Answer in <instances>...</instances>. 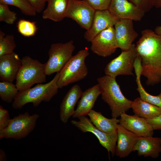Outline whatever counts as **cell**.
Masks as SVG:
<instances>
[{"mask_svg": "<svg viewBox=\"0 0 161 161\" xmlns=\"http://www.w3.org/2000/svg\"><path fill=\"white\" fill-rule=\"evenodd\" d=\"M141 35L135 45L141 59V75L148 86H153L161 82V35L149 29L142 30Z\"/></svg>", "mask_w": 161, "mask_h": 161, "instance_id": "6da1fadb", "label": "cell"}, {"mask_svg": "<svg viewBox=\"0 0 161 161\" xmlns=\"http://www.w3.org/2000/svg\"><path fill=\"white\" fill-rule=\"evenodd\" d=\"M102 99L109 107L112 117L117 118L131 108L132 101L123 94L116 78L106 75L97 79Z\"/></svg>", "mask_w": 161, "mask_h": 161, "instance_id": "7a4b0ae2", "label": "cell"}, {"mask_svg": "<svg viewBox=\"0 0 161 161\" xmlns=\"http://www.w3.org/2000/svg\"><path fill=\"white\" fill-rule=\"evenodd\" d=\"M59 75V72L57 73L53 79L46 83H38L32 88L19 91L13 101V107L21 109L28 103H32L34 107H37L42 101H49L58 92Z\"/></svg>", "mask_w": 161, "mask_h": 161, "instance_id": "3957f363", "label": "cell"}, {"mask_svg": "<svg viewBox=\"0 0 161 161\" xmlns=\"http://www.w3.org/2000/svg\"><path fill=\"white\" fill-rule=\"evenodd\" d=\"M21 59V67L16 79V85L19 91L30 88L35 84L46 82L45 64L29 56Z\"/></svg>", "mask_w": 161, "mask_h": 161, "instance_id": "277c9868", "label": "cell"}, {"mask_svg": "<svg viewBox=\"0 0 161 161\" xmlns=\"http://www.w3.org/2000/svg\"><path fill=\"white\" fill-rule=\"evenodd\" d=\"M89 55L88 48L86 47L71 57L59 72L57 83L59 89L86 77L88 71L85 60Z\"/></svg>", "mask_w": 161, "mask_h": 161, "instance_id": "5b68a950", "label": "cell"}, {"mask_svg": "<svg viewBox=\"0 0 161 161\" xmlns=\"http://www.w3.org/2000/svg\"><path fill=\"white\" fill-rule=\"evenodd\" d=\"M39 115H30L28 112L19 114L11 119L8 126L0 131V139L19 140L27 137L34 129Z\"/></svg>", "mask_w": 161, "mask_h": 161, "instance_id": "8992f818", "label": "cell"}, {"mask_svg": "<svg viewBox=\"0 0 161 161\" xmlns=\"http://www.w3.org/2000/svg\"><path fill=\"white\" fill-rule=\"evenodd\" d=\"M75 48L73 40L52 44L48 52V59L45 63L47 75L60 72L72 56Z\"/></svg>", "mask_w": 161, "mask_h": 161, "instance_id": "52a82bcc", "label": "cell"}, {"mask_svg": "<svg viewBox=\"0 0 161 161\" xmlns=\"http://www.w3.org/2000/svg\"><path fill=\"white\" fill-rule=\"evenodd\" d=\"M137 55L135 45L133 44L129 49L123 51L107 64L104 69L105 75L114 78L121 75H134L132 71Z\"/></svg>", "mask_w": 161, "mask_h": 161, "instance_id": "ba28073f", "label": "cell"}, {"mask_svg": "<svg viewBox=\"0 0 161 161\" xmlns=\"http://www.w3.org/2000/svg\"><path fill=\"white\" fill-rule=\"evenodd\" d=\"M85 116L78 117V121L72 120L70 122L82 132H90L95 135L100 144L107 150L109 154L111 152L112 156H114L115 154L117 134H109L100 131Z\"/></svg>", "mask_w": 161, "mask_h": 161, "instance_id": "9c48e42d", "label": "cell"}, {"mask_svg": "<svg viewBox=\"0 0 161 161\" xmlns=\"http://www.w3.org/2000/svg\"><path fill=\"white\" fill-rule=\"evenodd\" d=\"M96 10L85 0H70L66 17L87 30L91 26Z\"/></svg>", "mask_w": 161, "mask_h": 161, "instance_id": "30bf717a", "label": "cell"}, {"mask_svg": "<svg viewBox=\"0 0 161 161\" xmlns=\"http://www.w3.org/2000/svg\"><path fill=\"white\" fill-rule=\"evenodd\" d=\"M90 49L98 55L106 57L114 53L117 48L113 26L103 30L91 41Z\"/></svg>", "mask_w": 161, "mask_h": 161, "instance_id": "8fae6325", "label": "cell"}, {"mask_svg": "<svg viewBox=\"0 0 161 161\" xmlns=\"http://www.w3.org/2000/svg\"><path fill=\"white\" fill-rule=\"evenodd\" d=\"M108 10L118 20L127 19L139 21L145 13L128 0H112Z\"/></svg>", "mask_w": 161, "mask_h": 161, "instance_id": "7c38bea8", "label": "cell"}, {"mask_svg": "<svg viewBox=\"0 0 161 161\" xmlns=\"http://www.w3.org/2000/svg\"><path fill=\"white\" fill-rule=\"evenodd\" d=\"M133 21L129 19H118L114 25L117 48L123 51L129 49L138 36Z\"/></svg>", "mask_w": 161, "mask_h": 161, "instance_id": "4fadbf2b", "label": "cell"}, {"mask_svg": "<svg viewBox=\"0 0 161 161\" xmlns=\"http://www.w3.org/2000/svg\"><path fill=\"white\" fill-rule=\"evenodd\" d=\"M119 124L128 130L139 137L152 136L154 130L146 119L126 112L121 114Z\"/></svg>", "mask_w": 161, "mask_h": 161, "instance_id": "5bb4252c", "label": "cell"}, {"mask_svg": "<svg viewBox=\"0 0 161 161\" xmlns=\"http://www.w3.org/2000/svg\"><path fill=\"white\" fill-rule=\"evenodd\" d=\"M117 20L108 10H96L90 28L85 32L84 38L91 42L101 32L114 26Z\"/></svg>", "mask_w": 161, "mask_h": 161, "instance_id": "9a60e30c", "label": "cell"}, {"mask_svg": "<svg viewBox=\"0 0 161 161\" xmlns=\"http://www.w3.org/2000/svg\"><path fill=\"white\" fill-rule=\"evenodd\" d=\"M21 65V59L13 52L0 57V79L13 82L16 79Z\"/></svg>", "mask_w": 161, "mask_h": 161, "instance_id": "2e32d148", "label": "cell"}, {"mask_svg": "<svg viewBox=\"0 0 161 161\" xmlns=\"http://www.w3.org/2000/svg\"><path fill=\"white\" fill-rule=\"evenodd\" d=\"M117 139L115 154L120 158L128 157L139 136L128 130L119 123L117 126Z\"/></svg>", "mask_w": 161, "mask_h": 161, "instance_id": "e0dca14e", "label": "cell"}, {"mask_svg": "<svg viewBox=\"0 0 161 161\" xmlns=\"http://www.w3.org/2000/svg\"><path fill=\"white\" fill-rule=\"evenodd\" d=\"M135 151L139 156L158 158L161 153V138L139 137L132 149V151Z\"/></svg>", "mask_w": 161, "mask_h": 161, "instance_id": "ac0fdd59", "label": "cell"}, {"mask_svg": "<svg viewBox=\"0 0 161 161\" xmlns=\"http://www.w3.org/2000/svg\"><path fill=\"white\" fill-rule=\"evenodd\" d=\"M83 91L79 86H73L63 98L60 106V117L61 121L66 123L74 113L75 107L80 98Z\"/></svg>", "mask_w": 161, "mask_h": 161, "instance_id": "d6986e66", "label": "cell"}, {"mask_svg": "<svg viewBox=\"0 0 161 161\" xmlns=\"http://www.w3.org/2000/svg\"><path fill=\"white\" fill-rule=\"evenodd\" d=\"M101 92L98 84L86 90L82 93L78 102L76 109L72 116L73 118H78L87 115L92 109Z\"/></svg>", "mask_w": 161, "mask_h": 161, "instance_id": "ffe728a7", "label": "cell"}, {"mask_svg": "<svg viewBox=\"0 0 161 161\" xmlns=\"http://www.w3.org/2000/svg\"><path fill=\"white\" fill-rule=\"evenodd\" d=\"M70 0H47L48 5L43 11L42 17L59 22L66 17Z\"/></svg>", "mask_w": 161, "mask_h": 161, "instance_id": "44dd1931", "label": "cell"}, {"mask_svg": "<svg viewBox=\"0 0 161 161\" xmlns=\"http://www.w3.org/2000/svg\"><path fill=\"white\" fill-rule=\"evenodd\" d=\"M92 124L98 129L106 133L117 134V125L120 120L117 118L108 119L104 116L100 112L91 110L87 115Z\"/></svg>", "mask_w": 161, "mask_h": 161, "instance_id": "7402d4cb", "label": "cell"}, {"mask_svg": "<svg viewBox=\"0 0 161 161\" xmlns=\"http://www.w3.org/2000/svg\"><path fill=\"white\" fill-rule=\"evenodd\" d=\"M135 115L145 119H152L161 115V109L142 100L140 97L132 102L131 108Z\"/></svg>", "mask_w": 161, "mask_h": 161, "instance_id": "603a6c76", "label": "cell"}, {"mask_svg": "<svg viewBox=\"0 0 161 161\" xmlns=\"http://www.w3.org/2000/svg\"><path fill=\"white\" fill-rule=\"evenodd\" d=\"M136 74V81L137 85V90L139 93L140 98L143 100L152 104L158 106L161 109V92L157 96L149 94L142 86L140 77L142 73V67L137 66L134 67Z\"/></svg>", "mask_w": 161, "mask_h": 161, "instance_id": "cb8c5ba5", "label": "cell"}, {"mask_svg": "<svg viewBox=\"0 0 161 161\" xmlns=\"http://www.w3.org/2000/svg\"><path fill=\"white\" fill-rule=\"evenodd\" d=\"M18 92L16 85L12 82H0V97L3 101L7 103H12Z\"/></svg>", "mask_w": 161, "mask_h": 161, "instance_id": "d4e9b609", "label": "cell"}, {"mask_svg": "<svg viewBox=\"0 0 161 161\" xmlns=\"http://www.w3.org/2000/svg\"><path fill=\"white\" fill-rule=\"evenodd\" d=\"M16 46L13 35H5L4 32L0 30V57L13 52Z\"/></svg>", "mask_w": 161, "mask_h": 161, "instance_id": "484cf974", "label": "cell"}, {"mask_svg": "<svg viewBox=\"0 0 161 161\" xmlns=\"http://www.w3.org/2000/svg\"><path fill=\"white\" fill-rule=\"evenodd\" d=\"M0 3L15 6L27 16H35L36 15V12L27 0H0Z\"/></svg>", "mask_w": 161, "mask_h": 161, "instance_id": "4316f807", "label": "cell"}, {"mask_svg": "<svg viewBox=\"0 0 161 161\" xmlns=\"http://www.w3.org/2000/svg\"><path fill=\"white\" fill-rule=\"evenodd\" d=\"M17 28L21 34L27 37L35 35L37 30L35 22L24 19H20L18 21Z\"/></svg>", "mask_w": 161, "mask_h": 161, "instance_id": "83f0119b", "label": "cell"}, {"mask_svg": "<svg viewBox=\"0 0 161 161\" xmlns=\"http://www.w3.org/2000/svg\"><path fill=\"white\" fill-rule=\"evenodd\" d=\"M17 18V14L11 11L8 5L0 3V21L9 24H13Z\"/></svg>", "mask_w": 161, "mask_h": 161, "instance_id": "f1b7e54d", "label": "cell"}, {"mask_svg": "<svg viewBox=\"0 0 161 161\" xmlns=\"http://www.w3.org/2000/svg\"><path fill=\"white\" fill-rule=\"evenodd\" d=\"M95 10H108L112 0H85Z\"/></svg>", "mask_w": 161, "mask_h": 161, "instance_id": "f546056e", "label": "cell"}, {"mask_svg": "<svg viewBox=\"0 0 161 161\" xmlns=\"http://www.w3.org/2000/svg\"><path fill=\"white\" fill-rule=\"evenodd\" d=\"M11 119L8 111L0 106V131L5 129L8 125Z\"/></svg>", "mask_w": 161, "mask_h": 161, "instance_id": "4dcf8cb0", "label": "cell"}, {"mask_svg": "<svg viewBox=\"0 0 161 161\" xmlns=\"http://www.w3.org/2000/svg\"><path fill=\"white\" fill-rule=\"evenodd\" d=\"M145 13L154 6L153 0H128Z\"/></svg>", "mask_w": 161, "mask_h": 161, "instance_id": "1f68e13d", "label": "cell"}, {"mask_svg": "<svg viewBox=\"0 0 161 161\" xmlns=\"http://www.w3.org/2000/svg\"><path fill=\"white\" fill-rule=\"evenodd\" d=\"M33 8L37 13H40L44 10L47 0H27Z\"/></svg>", "mask_w": 161, "mask_h": 161, "instance_id": "d6a6232c", "label": "cell"}, {"mask_svg": "<svg viewBox=\"0 0 161 161\" xmlns=\"http://www.w3.org/2000/svg\"><path fill=\"white\" fill-rule=\"evenodd\" d=\"M146 119L154 130H161V115L153 118Z\"/></svg>", "mask_w": 161, "mask_h": 161, "instance_id": "836d02e7", "label": "cell"}, {"mask_svg": "<svg viewBox=\"0 0 161 161\" xmlns=\"http://www.w3.org/2000/svg\"><path fill=\"white\" fill-rule=\"evenodd\" d=\"M7 160L6 154L4 151L2 149L0 150V161H5Z\"/></svg>", "mask_w": 161, "mask_h": 161, "instance_id": "e575fe53", "label": "cell"}, {"mask_svg": "<svg viewBox=\"0 0 161 161\" xmlns=\"http://www.w3.org/2000/svg\"><path fill=\"white\" fill-rule=\"evenodd\" d=\"M154 5L157 7H161V0H153Z\"/></svg>", "mask_w": 161, "mask_h": 161, "instance_id": "d590c367", "label": "cell"}, {"mask_svg": "<svg viewBox=\"0 0 161 161\" xmlns=\"http://www.w3.org/2000/svg\"><path fill=\"white\" fill-rule=\"evenodd\" d=\"M154 32L157 34L161 35V26L157 27L155 29Z\"/></svg>", "mask_w": 161, "mask_h": 161, "instance_id": "8d00e7d4", "label": "cell"}]
</instances>
